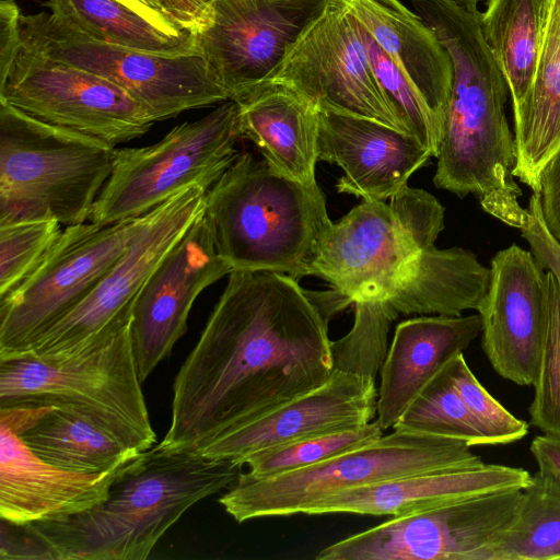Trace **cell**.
Instances as JSON below:
<instances>
[{"label":"cell","instance_id":"1","mask_svg":"<svg viewBox=\"0 0 560 560\" xmlns=\"http://www.w3.org/2000/svg\"><path fill=\"white\" fill-rule=\"evenodd\" d=\"M320 292L233 270L174 384L162 448L194 452L323 385L336 369Z\"/></svg>","mask_w":560,"mask_h":560},{"label":"cell","instance_id":"2","mask_svg":"<svg viewBox=\"0 0 560 560\" xmlns=\"http://www.w3.org/2000/svg\"><path fill=\"white\" fill-rule=\"evenodd\" d=\"M480 15L476 7L447 2L425 19L453 67L433 183L459 198L472 194L485 212L523 230L530 212L521 206L514 180L516 147L505 114L510 92Z\"/></svg>","mask_w":560,"mask_h":560},{"label":"cell","instance_id":"3","mask_svg":"<svg viewBox=\"0 0 560 560\" xmlns=\"http://www.w3.org/2000/svg\"><path fill=\"white\" fill-rule=\"evenodd\" d=\"M242 465L155 444L129 459L85 511L27 523L57 560H140L195 503L232 486Z\"/></svg>","mask_w":560,"mask_h":560},{"label":"cell","instance_id":"4","mask_svg":"<svg viewBox=\"0 0 560 560\" xmlns=\"http://www.w3.org/2000/svg\"><path fill=\"white\" fill-rule=\"evenodd\" d=\"M206 214L221 258L231 270L310 276L332 224L320 187L273 171L242 152L208 189Z\"/></svg>","mask_w":560,"mask_h":560},{"label":"cell","instance_id":"5","mask_svg":"<svg viewBox=\"0 0 560 560\" xmlns=\"http://www.w3.org/2000/svg\"><path fill=\"white\" fill-rule=\"evenodd\" d=\"M115 147L33 118L0 101V224L90 220L109 178Z\"/></svg>","mask_w":560,"mask_h":560},{"label":"cell","instance_id":"6","mask_svg":"<svg viewBox=\"0 0 560 560\" xmlns=\"http://www.w3.org/2000/svg\"><path fill=\"white\" fill-rule=\"evenodd\" d=\"M132 315L52 355L0 361V406L52 405L86 411L136 442L156 444L131 337Z\"/></svg>","mask_w":560,"mask_h":560},{"label":"cell","instance_id":"7","mask_svg":"<svg viewBox=\"0 0 560 560\" xmlns=\"http://www.w3.org/2000/svg\"><path fill=\"white\" fill-rule=\"evenodd\" d=\"M483 460L462 440L393 430L313 466L271 477L241 472L220 504L238 523L304 513L337 492L389 479L476 469Z\"/></svg>","mask_w":560,"mask_h":560},{"label":"cell","instance_id":"8","mask_svg":"<svg viewBox=\"0 0 560 560\" xmlns=\"http://www.w3.org/2000/svg\"><path fill=\"white\" fill-rule=\"evenodd\" d=\"M444 207L430 192L408 185L386 201L363 200L319 243L310 276L331 285L346 308L382 301L444 229Z\"/></svg>","mask_w":560,"mask_h":560},{"label":"cell","instance_id":"9","mask_svg":"<svg viewBox=\"0 0 560 560\" xmlns=\"http://www.w3.org/2000/svg\"><path fill=\"white\" fill-rule=\"evenodd\" d=\"M241 139L238 105L230 100L154 144L115 149L112 174L89 221L106 225L140 218L189 185L209 189L234 163Z\"/></svg>","mask_w":560,"mask_h":560},{"label":"cell","instance_id":"10","mask_svg":"<svg viewBox=\"0 0 560 560\" xmlns=\"http://www.w3.org/2000/svg\"><path fill=\"white\" fill-rule=\"evenodd\" d=\"M21 45L126 90L154 122L230 101L201 52L165 57L91 39L54 14L21 15Z\"/></svg>","mask_w":560,"mask_h":560},{"label":"cell","instance_id":"11","mask_svg":"<svg viewBox=\"0 0 560 560\" xmlns=\"http://www.w3.org/2000/svg\"><path fill=\"white\" fill-rule=\"evenodd\" d=\"M144 218L66 226L33 273L0 300V361L24 354L77 307L121 257Z\"/></svg>","mask_w":560,"mask_h":560},{"label":"cell","instance_id":"12","mask_svg":"<svg viewBox=\"0 0 560 560\" xmlns=\"http://www.w3.org/2000/svg\"><path fill=\"white\" fill-rule=\"evenodd\" d=\"M265 82L294 91L317 110L362 116L409 133L376 80L362 25L347 0H328Z\"/></svg>","mask_w":560,"mask_h":560},{"label":"cell","instance_id":"13","mask_svg":"<svg viewBox=\"0 0 560 560\" xmlns=\"http://www.w3.org/2000/svg\"><path fill=\"white\" fill-rule=\"evenodd\" d=\"M523 490L463 498L392 517L322 549L317 560H490Z\"/></svg>","mask_w":560,"mask_h":560},{"label":"cell","instance_id":"14","mask_svg":"<svg viewBox=\"0 0 560 560\" xmlns=\"http://www.w3.org/2000/svg\"><path fill=\"white\" fill-rule=\"evenodd\" d=\"M0 101L40 121L114 147L142 137L154 124L119 85L22 45L0 81Z\"/></svg>","mask_w":560,"mask_h":560},{"label":"cell","instance_id":"15","mask_svg":"<svg viewBox=\"0 0 560 560\" xmlns=\"http://www.w3.org/2000/svg\"><path fill=\"white\" fill-rule=\"evenodd\" d=\"M207 191L199 184L189 185L147 213L125 253L94 290L24 354L52 355L72 350L131 316L148 279L206 211Z\"/></svg>","mask_w":560,"mask_h":560},{"label":"cell","instance_id":"16","mask_svg":"<svg viewBox=\"0 0 560 560\" xmlns=\"http://www.w3.org/2000/svg\"><path fill=\"white\" fill-rule=\"evenodd\" d=\"M328 0H214L198 36L217 82L235 101L278 68Z\"/></svg>","mask_w":560,"mask_h":560},{"label":"cell","instance_id":"17","mask_svg":"<svg viewBox=\"0 0 560 560\" xmlns=\"http://www.w3.org/2000/svg\"><path fill=\"white\" fill-rule=\"evenodd\" d=\"M231 271L205 211L160 262L133 305L131 337L142 382L186 332L198 295Z\"/></svg>","mask_w":560,"mask_h":560},{"label":"cell","instance_id":"18","mask_svg":"<svg viewBox=\"0 0 560 560\" xmlns=\"http://www.w3.org/2000/svg\"><path fill=\"white\" fill-rule=\"evenodd\" d=\"M491 278L478 314L481 346L504 380L530 386L539 368L547 327L546 270L517 244L491 259Z\"/></svg>","mask_w":560,"mask_h":560},{"label":"cell","instance_id":"19","mask_svg":"<svg viewBox=\"0 0 560 560\" xmlns=\"http://www.w3.org/2000/svg\"><path fill=\"white\" fill-rule=\"evenodd\" d=\"M376 402L374 377L336 368L317 388L224 431L194 452L243 466L246 458L270 447L365 425L376 416Z\"/></svg>","mask_w":560,"mask_h":560},{"label":"cell","instance_id":"20","mask_svg":"<svg viewBox=\"0 0 560 560\" xmlns=\"http://www.w3.org/2000/svg\"><path fill=\"white\" fill-rule=\"evenodd\" d=\"M318 161L343 171L337 191L369 201H385L407 186L431 151L415 136L377 120L317 110Z\"/></svg>","mask_w":560,"mask_h":560},{"label":"cell","instance_id":"21","mask_svg":"<svg viewBox=\"0 0 560 560\" xmlns=\"http://www.w3.org/2000/svg\"><path fill=\"white\" fill-rule=\"evenodd\" d=\"M127 462L103 472L65 469L38 457L0 424V517L27 524L91 509L106 498Z\"/></svg>","mask_w":560,"mask_h":560},{"label":"cell","instance_id":"22","mask_svg":"<svg viewBox=\"0 0 560 560\" xmlns=\"http://www.w3.org/2000/svg\"><path fill=\"white\" fill-rule=\"evenodd\" d=\"M481 331L479 314L413 317L396 326L381 365L376 420L393 428L413 398Z\"/></svg>","mask_w":560,"mask_h":560},{"label":"cell","instance_id":"23","mask_svg":"<svg viewBox=\"0 0 560 560\" xmlns=\"http://www.w3.org/2000/svg\"><path fill=\"white\" fill-rule=\"evenodd\" d=\"M533 476L520 467L486 464L476 469L406 476L330 494L303 514L353 513L392 517L417 513L463 498L524 490Z\"/></svg>","mask_w":560,"mask_h":560},{"label":"cell","instance_id":"24","mask_svg":"<svg viewBox=\"0 0 560 560\" xmlns=\"http://www.w3.org/2000/svg\"><path fill=\"white\" fill-rule=\"evenodd\" d=\"M234 102L242 139L250 140L276 172L316 185L317 109L294 91L264 82Z\"/></svg>","mask_w":560,"mask_h":560},{"label":"cell","instance_id":"25","mask_svg":"<svg viewBox=\"0 0 560 560\" xmlns=\"http://www.w3.org/2000/svg\"><path fill=\"white\" fill-rule=\"evenodd\" d=\"M347 1L358 21L422 97L441 133L453 67L438 36L399 0Z\"/></svg>","mask_w":560,"mask_h":560},{"label":"cell","instance_id":"26","mask_svg":"<svg viewBox=\"0 0 560 560\" xmlns=\"http://www.w3.org/2000/svg\"><path fill=\"white\" fill-rule=\"evenodd\" d=\"M490 278V268L471 252L431 246L380 302L393 320L412 314L460 316L466 310H479Z\"/></svg>","mask_w":560,"mask_h":560},{"label":"cell","instance_id":"27","mask_svg":"<svg viewBox=\"0 0 560 560\" xmlns=\"http://www.w3.org/2000/svg\"><path fill=\"white\" fill-rule=\"evenodd\" d=\"M19 438L42 459L80 472H103L142 452L121 431L68 406H54Z\"/></svg>","mask_w":560,"mask_h":560},{"label":"cell","instance_id":"28","mask_svg":"<svg viewBox=\"0 0 560 560\" xmlns=\"http://www.w3.org/2000/svg\"><path fill=\"white\" fill-rule=\"evenodd\" d=\"M514 177L538 192L540 172L560 149V0H546L539 57L526 113L514 129Z\"/></svg>","mask_w":560,"mask_h":560},{"label":"cell","instance_id":"29","mask_svg":"<svg viewBox=\"0 0 560 560\" xmlns=\"http://www.w3.org/2000/svg\"><path fill=\"white\" fill-rule=\"evenodd\" d=\"M546 0H488L480 22L508 83L514 129L526 113L539 57Z\"/></svg>","mask_w":560,"mask_h":560},{"label":"cell","instance_id":"30","mask_svg":"<svg viewBox=\"0 0 560 560\" xmlns=\"http://www.w3.org/2000/svg\"><path fill=\"white\" fill-rule=\"evenodd\" d=\"M45 5L67 26L101 43L165 57L200 51L197 36L166 33L117 0H48Z\"/></svg>","mask_w":560,"mask_h":560},{"label":"cell","instance_id":"31","mask_svg":"<svg viewBox=\"0 0 560 560\" xmlns=\"http://www.w3.org/2000/svg\"><path fill=\"white\" fill-rule=\"evenodd\" d=\"M490 560H560V485L537 471Z\"/></svg>","mask_w":560,"mask_h":560},{"label":"cell","instance_id":"32","mask_svg":"<svg viewBox=\"0 0 560 560\" xmlns=\"http://www.w3.org/2000/svg\"><path fill=\"white\" fill-rule=\"evenodd\" d=\"M392 429L462 440L471 447L486 445L446 366L413 398Z\"/></svg>","mask_w":560,"mask_h":560},{"label":"cell","instance_id":"33","mask_svg":"<svg viewBox=\"0 0 560 560\" xmlns=\"http://www.w3.org/2000/svg\"><path fill=\"white\" fill-rule=\"evenodd\" d=\"M378 421L365 425L324 433L284 445L270 447L245 459L248 474L271 477L325 462L348 451L364 446L383 435Z\"/></svg>","mask_w":560,"mask_h":560},{"label":"cell","instance_id":"34","mask_svg":"<svg viewBox=\"0 0 560 560\" xmlns=\"http://www.w3.org/2000/svg\"><path fill=\"white\" fill-rule=\"evenodd\" d=\"M55 219L0 224V300L15 291L42 264L62 234Z\"/></svg>","mask_w":560,"mask_h":560},{"label":"cell","instance_id":"35","mask_svg":"<svg viewBox=\"0 0 560 560\" xmlns=\"http://www.w3.org/2000/svg\"><path fill=\"white\" fill-rule=\"evenodd\" d=\"M546 282L547 327L528 413L530 424L560 436V283L548 270Z\"/></svg>","mask_w":560,"mask_h":560},{"label":"cell","instance_id":"36","mask_svg":"<svg viewBox=\"0 0 560 560\" xmlns=\"http://www.w3.org/2000/svg\"><path fill=\"white\" fill-rule=\"evenodd\" d=\"M362 32L373 72L393 109L406 130L436 158L440 130L432 113L405 74L363 26Z\"/></svg>","mask_w":560,"mask_h":560},{"label":"cell","instance_id":"37","mask_svg":"<svg viewBox=\"0 0 560 560\" xmlns=\"http://www.w3.org/2000/svg\"><path fill=\"white\" fill-rule=\"evenodd\" d=\"M354 306L352 329L342 339L332 341L336 368L375 377L387 352L393 318L380 301H357Z\"/></svg>","mask_w":560,"mask_h":560},{"label":"cell","instance_id":"38","mask_svg":"<svg viewBox=\"0 0 560 560\" xmlns=\"http://www.w3.org/2000/svg\"><path fill=\"white\" fill-rule=\"evenodd\" d=\"M453 386L471 413L486 445L508 444L528 434V423L513 416L476 378L464 353L447 365Z\"/></svg>","mask_w":560,"mask_h":560},{"label":"cell","instance_id":"39","mask_svg":"<svg viewBox=\"0 0 560 560\" xmlns=\"http://www.w3.org/2000/svg\"><path fill=\"white\" fill-rule=\"evenodd\" d=\"M529 223L521 230L530 252L544 270L551 271L560 283V243L547 230L540 210L538 192L528 201Z\"/></svg>","mask_w":560,"mask_h":560},{"label":"cell","instance_id":"40","mask_svg":"<svg viewBox=\"0 0 560 560\" xmlns=\"http://www.w3.org/2000/svg\"><path fill=\"white\" fill-rule=\"evenodd\" d=\"M538 195L545 225L560 243V149L540 172Z\"/></svg>","mask_w":560,"mask_h":560},{"label":"cell","instance_id":"41","mask_svg":"<svg viewBox=\"0 0 560 560\" xmlns=\"http://www.w3.org/2000/svg\"><path fill=\"white\" fill-rule=\"evenodd\" d=\"M52 559L48 547L26 524L1 520V559Z\"/></svg>","mask_w":560,"mask_h":560},{"label":"cell","instance_id":"42","mask_svg":"<svg viewBox=\"0 0 560 560\" xmlns=\"http://www.w3.org/2000/svg\"><path fill=\"white\" fill-rule=\"evenodd\" d=\"M164 13L180 31L199 36L211 23L214 0H159Z\"/></svg>","mask_w":560,"mask_h":560},{"label":"cell","instance_id":"43","mask_svg":"<svg viewBox=\"0 0 560 560\" xmlns=\"http://www.w3.org/2000/svg\"><path fill=\"white\" fill-rule=\"evenodd\" d=\"M21 15L14 0L0 2V81L7 77L20 49Z\"/></svg>","mask_w":560,"mask_h":560},{"label":"cell","instance_id":"44","mask_svg":"<svg viewBox=\"0 0 560 560\" xmlns=\"http://www.w3.org/2000/svg\"><path fill=\"white\" fill-rule=\"evenodd\" d=\"M530 452L538 471L560 485V436L537 435L530 443Z\"/></svg>","mask_w":560,"mask_h":560},{"label":"cell","instance_id":"45","mask_svg":"<svg viewBox=\"0 0 560 560\" xmlns=\"http://www.w3.org/2000/svg\"><path fill=\"white\" fill-rule=\"evenodd\" d=\"M52 405L0 406V424L20 436L51 410Z\"/></svg>","mask_w":560,"mask_h":560},{"label":"cell","instance_id":"46","mask_svg":"<svg viewBox=\"0 0 560 560\" xmlns=\"http://www.w3.org/2000/svg\"><path fill=\"white\" fill-rule=\"evenodd\" d=\"M117 1L127 5L128 8H130L135 12H137L139 15L149 20L151 23H153L155 26L160 27L161 30H163L166 33H170L173 35H179L182 33H185L184 31H180L179 28H177V26L165 14L152 9L151 7L143 3L141 0H117Z\"/></svg>","mask_w":560,"mask_h":560},{"label":"cell","instance_id":"47","mask_svg":"<svg viewBox=\"0 0 560 560\" xmlns=\"http://www.w3.org/2000/svg\"><path fill=\"white\" fill-rule=\"evenodd\" d=\"M141 1H142L143 3H145L147 5L151 7L152 9H154V10H156V11H160V12H162L163 14H165V13H164V11H163V9H162V5H161V3H160V1H159V0H141ZM165 15H166V14H165ZM166 16H167V15H166Z\"/></svg>","mask_w":560,"mask_h":560},{"label":"cell","instance_id":"48","mask_svg":"<svg viewBox=\"0 0 560 560\" xmlns=\"http://www.w3.org/2000/svg\"><path fill=\"white\" fill-rule=\"evenodd\" d=\"M464 4H467V5H478L479 2H481L482 0H457Z\"/></svg>","mask_w":560,"mask_h":560}]
</instances>
